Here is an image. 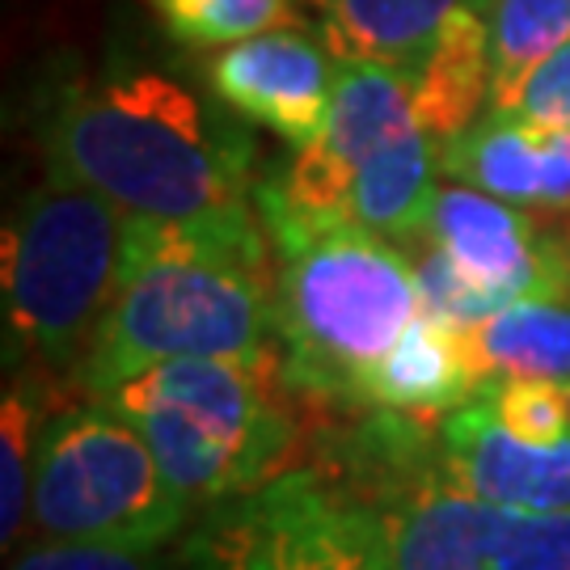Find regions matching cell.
Listing matches in <instances>:
<instances>
[{
  "label": "cell",
  "mask_w": 570,
  "mask_h": 570,
  "mask_svg": "<svg viewBox=\"0 0 570 570\" xmlns=\"http://www.w3.org/2000/svg\"><path fill=\"white\" fill-rule=\"evenodd\" d=\"M207 81L242 119L275 131L292 148H308L330 122L338 56L301 26H275L220 47V56L207 63Z\"/></svg>",
  "instance_id": "10"
},
{
  "label": "cell",
  "mask_w": 570,
  "mask_h": 570,
  "mask_svg": "<svg viewBox=\"0 0 570 570\" xmlns=\"http://www.w3.org/2000/svg\"><path fill=\"white\" fill-rule=\"evenodd\" d=\"M440 465L456 487L529 511H570V435L553 444L511 435L473 393L435 428Z\"/></svg>",
  "instance_id": "12"
},
{
  "label": "cell",
  "mask_w": 570,
  "mask_h": 570,
  "mask_svg": "<svg viewBox=\"0 0 570 570\" xmlns=\"http://www.w3.org/2000/svg\"><path fill=\"white\" fill-rule=\"evenodd\" d=\"M465 0H313L338 60H381L414 72Z\"/></svg>",
  "instance_id": "18"
},
{
  "label": "cell",
  "mask_w": 570,
  "mask_h": 570,
  "mask_svg": "<svg viewBox=\"0 0 570 570\" xmlns=\"http://www.w3.org/2000/svg\"><path fill=\"white\" fill-rule=\"evenodd\" d=\"M414 102H410V72L381 60H338L334 102L322 140L296 148V161L271 183L305 207H338L346 178L360 165L414 127Z\"/></svg>",
  "instance_id": "11"
},
{
  "label": "cell",
  "mask_w": 570,
  "mask_h": 570,
  "mask_svg": "<svg viewBox=\"0 0 570 570\" xmlns=\"http://www.w3.org/2000/svg\"><path fill=\"white\" fill-rule=\"evenodd\" d=\"M330 473L376 520L393 570H570V511L508 508L456 487L423 419L376 410Z\"/></svg>",
  "instance_id": "4"
},
{
  "label": "cell",
  "mask_w": 570,
  "mask_h": 570,
  "mask_svg": "<svg viewBox=\"0 0 570 570\" xmlns=\"http://www.w3.org/2000/svg\"><path fill=\"white\" fill-rule=\"evenodd\" d=\"M9 570H174L157 550H127L98 541H47L18 553Z\"/></svg>",
  "instance_id": "24"
},
{
  "label": "cell",
  "mask_w": 570,
  "mask_h": 570,
  "mask_svg": "<svg viewBox=\"0 0 570 570\" xmlns=\"http://www.w3.org/2000/svg\"><path fill=\"white\" fill-rule=\"evenodd\" d=\"M423 237L444 249L499 308L537 296H570L567 242L546 237L524 207L478 186H440Z\"/></svg>",
  "instance_id": "9"
},
{
  "label": "cell",
  "mask_w": 570,
  "mask_h": 570,
  "mask_svg": "<svg viewBox=\"0 0 570 570\" xmlns=\"http://www.w3.org/2000/svg\"><path fill=\"white\" fill-rule=\"evenodd\" d=\"M487 21L494 51V98L570 42V0H490Z\"/></svg>",
  "instance_id": "19"
},
{
  "label": "cell",
  "mask_w": 570,
  "mask_h": 570,
  "mask_svg": "<svg viewBox=\"0 0 570 570\" xmlns=\"http://www.w3.org/2000/svg\"><path fill=\"white\" fill-rule=\"evenodd\" d=\"M440 174L515 207H570V127L490 110L440 144Z\"/></svg>",
  "instance_id": "13"
},
{
  "label": "cell",
  "mask_w": 570,
  "mask_h": 570,
  "mask_svg": "<svg viewBox=\"0 0 570 570\" xmlns=\"http://www.w3.org/2000/svg\"><path fill=\"white\" fill-rule=\"evenodd\" d=\"M51 174L148 220H190L254 204V144L207 119L161 72L63 85L42 122Z\"/></svg>",
  "instance_id": "2"
},
{
  "label": "cell",
  "mask_w": 570,
  "mask_h": 570,
  "mask_svg": "<svg viewBox=\"0 0 570 570\" xmlns=\"http://www.w3.org/2000/svg\"><path fill=\"white\" fill-rule=\"evenodd\" d=\"M190 499L169 482L144 435L106 402L47 419L35 456L30 524L47 541L157 550L178 537Z\"/></svg>",
  "instance_id": "7"
},
{
  "label": "cell",
  "mask_w": 570,
  "mask_h": 570,
  "mask_svg": "<svg viewBox=\"0 0 570 570\" xmlns=\"http://www.w3.org/2000/svg\"><path fill=\"white\" fill-rule=\"evenodd\" d=\"M440 144L414 122L402 136L381 144L338 195V216L381 233L389 242L423 237L431 204L440 195Z\"/></svg>",
  "instance_id": "15"
},
{
  "label": "cell",
  "mask_w": 570,
  "mask_h": 570,
  "mask_svg": "<svg viewBox=\"0 0 570 570\" xmlns=\"http://www.w3.org/2000/svg\"><path fill=\"white\" fill-rule=\"evenodd\" d=\"M414 284H419L423 313H431L435 322L452 326L456 334L478 326V322H487L490 313H499V305L490 301L487 292L473 284L444 249H435V245L414 263Z\"/></svg>",
  "instance_id": "23"
},
{
  "label": "cell",
  "mask_w": 570,
  "mask_h": 570,
  "mask_svg": "<svg viewBox=\"0 0 570 570\" xmlns=\"http://www.w3.org/2000/svg\"><path fill=\"white\" fill-rule=\"evenodd\" d=\"M279 346L275 254L254 204L190 220H127L119 284L85 355L89 393L186 355H258Z\"/></svg>",
  "instance_id": "1"
},
{
  "label": "cell",
  "mask_w": 570,
  "mask_h": 570,
  "mask_svg": "<svg viewBox=\"0 0 570 570\" xmlns=\"http://www.w3.org/2000/svg\"><path fill=\"white\" fill-rule=\"evenodd\" d=\"M478 393V376L469 367L461 334L431 313H419L389 355L372 367L364 389V410H393L410 419H431L465 406Z\"/></svg>",
  "instance_id": "16"
},
{
  "label": "cell",
  "mask_w": 570,
  "mask_h": 570,
  "mask_svg": "<svg viewBox=\"0 0 570 570\" xmlns=\"http://www.w3.org/2000/svg\"><path fill=\"white\" fill-rule=\"evenodd\" d=\"M478 389L490 381H558L570 385V296H537L461 330Z\"/></svg>",
  "instance_id": "17"
},
{
  "label": "cell",
  "mask_w": 570,
  "mask_h": 570,
  "mask_svg": "<svg viewBox=\"0 0 570 570\" xmlns=\"http://www.w3.org/2000/svg\"><path fill=\"white\" fill-rule=\"evenodd\" d=\"M567 249H570V242H567Z\"/></svg>",
  "instance_id": "26"
},
{
  "label": "cell",
  "mask_w": 570,
  "mask_h": 570,
  "mask_svg": "<svg viewBox=\"0 0 570 570\" xmlns=\"http://www.w3.org/2000/svg\"><path fill=\"white\" fill-rule=\"evenodd\" d=\"M148 9L186 47H233L296 21V0H148Z\"/></svg>",
  "instance_id": "20"
},
{
  "label": "cell",
  "mask_w": 570,
  "mask_h": 570,
  "mask_svg": "<svg viewBox=\"0 0 570 570\" xmlns=\"http://www.w3.org/2000/svg\"><path fill=\"white\" fill-rule=\"evenodd\" d=\"M183 570H393L364 503L317 469H284L263 487L207 503Z\"/></svg>",
  "instance_id": "8"
},
{
  "label": "cell",
  "mask_w": 570,
  "mask_h": 570,
  "mask_svg": "<svg viewBox=\"0 0 570 570\" xmlns=\"http://www.w3.org/2000/svg\"><path fill=\"white\" fill-rule=\"evenodd\" d=\"M490 98H494L490 21L465 0L444 21L419 68L410 72V102L419 127L435 144H444L461 136L469 122L482 119V106Z\"/></svg>",
  "instance_id": "14"
},
{
  "label": "cell",
  "mask_w": 570,
  "mask_h": 570,
  "mask_svg": "<svg viewBox=\"0 0 570 570\" xmlns=\"http://www.w3.org/2000/svg\"><path fill=\"white\" fill-rule=\"evenodd\" d=\"M127 220L98 190L60 174L13 207L0 242L9 364L81 372L119 284Z\"/></svg>",
  "instance_id": "6"
},
{
  "label": "cell",
  "mask_w": 570,
  "mask_h": 570,
  "mask_svg": "<svg viewBox=\"0 0 570 570\" xmlns=\"http://www.w3.org/2000/svg\"><path fill=\"white\" fill-rule=\"evenodd\" d=\"M39 397L30 381H9L4 406H0V546L13 550L26 520H30V494H35V456H39Z\"/></svg>",
  "instance_id": "21"
},
{
  "label": "cell",
  "mask_w": 570,
  "mask_h": 570,
  "mask_svg": "<svg viewBox=\"0 0 570 570\" xmlns=\"http://www.w3.org/2000/svg\"><path fill=\"white\" fill-rule=\"evenodd\" d=\"M478 397L520 440L553 444V440H567L570 435V385L511 376V381H490V385H482Z\"/></svg>",
  "instance_id": "22"
},
{
  "label": "cell",
  "mask_w": 570,
  "mask_h": 570,
  "mask_svg": "<svg viewBox=\"0 0 570 570\" xmlns=\"http://www.w3.org/2000/svg\"><path fill=\"white\" fill-rule=\"evenodd\" d=\"M490 110H508V115H529V119L570 127V42L558 47L546 63H537L524 81L511 85L508 94H499L490 102Z\"/></svg>",
  "instance_id": "25"
},
{
  "label": "cell",
  "mask_w": 570,
  "mask_h": 570,
  "mask_svg": "<svg viewBox=\"0 0 570 570\" xmlns=\"http://www.w3.org/2000/svg\"><path fill=\"white\" fill-rule=\"evenodd\" d=\"M275 254L279 346L292 393L364 410L372 367L423 313L414 263L389 237L326 207H305L275 183L254 186Z\"/></svg>",
  "instance_id": "3"
},
{
  "label": "cell",
  "mask_w": 570,
  "mask_h": 570,
  "mask_svg": "<svg viewBox=\"0 0 570 570\" xmlns=\"http://www.w3.org/2000/svg\"><path fill=\"white\" fill-rule=\"evenodd\" d=\"M284 355H186L161 360L94 393L144 435L169 482L190 503L263 487L296 444Z\"/></svg>",
  "instance_id": "5"
}]
</instances>
